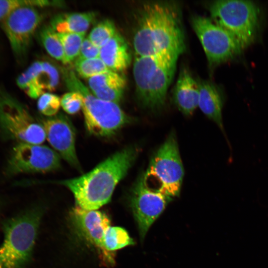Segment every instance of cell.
Returning a JSON list of instances; mask_svg holds the SVG:
<instances>
[{
  "label": "cell",
  "instance_id": "44dd1931",
  "mask_svg": "<svg viewBox=\"0 0 268 268\" xmlns=\"http://www.w3.org/2000/svg\"><path fill=\"white\" fill-rule=\"evenodd\" d=\"M39 37L47 53L53 58L66 64L63 46L58 33L50 26H44L40 31Z\"/></svg>",
  "mask_w": 268,
  "mask_h": 268
},
{
  "label": "cell",
  "instance_id": "5bb4252c",
  "mask_svg": "<svg viewBox=\"0 0 268 268\" xmlns=\"http://www.w3.org/2000/svg\"><path fill=\"white\" fill-rule=\"evenodd\" d=\"M41 123L46 138L54 150L70 165L80 170L75 149V131L68 119L59 115L43 120Z\"/></svg>",
  "mask_w": 268,
  "mask_h": 268
},
{
  "label": "cell",
  "instance_id": "83f0119b",
  "mask_svg": "<svg viewBox=\"0 0 268 268\" xmlns=\"http://www.w3.org/2000/svg\"><path fill=\"white\" fill-rule=\"evenodd\" d=\"M26 5L35 7V0H0V21L16 8Z\"/></svg>",
  "mask_w": 268,
  "mask_h": 268
},
{
  "label": "cell",
  "instance_id": "2e32d148",
  "mask_svg": "<svg viewBox=\"0 0 268 268\" xmlns=\"http://www.w3.org/2000/svg\"><path fill=\"white\" fill-rule=\"evenodd\" d=\"M126 79L118 72L109 70L88 79V88L98 98L118 103L126 85Z\"/></svg>",
  "mask_w": 268,
  "mask_h": 268
},
{
  "label": "cell",
  "instance_id": "3957f363",
  "mask_svg": "<svg viewBox=\"0 0 268 268\" xmlns=\"http://www.w3.org/2000/svg\"><path fill=\"white\" fill-rule=\"evenodd\" d=\"M178 57L173 54L135 56L133 74L136 96L142 106L151 110L163 106Z\"/></svg>",
  "mask_w": 268,
  "mask_h": 268
},
{
  "label": "cell",
  "instance_id": "4dcf8cb0",
  "mask_svg": "<svg viewBox=\"0 0 268 268\" xmlns=\"http://www.w3.org/2000/svg\"><path fill=\"white\" fill-rule=\"evenodd\" d=\"M0 268H2V265L0 262Z\"/></svg>",
  "mask_w": 268,
  "mask_h": 268
},
{
  "label": "cell",
  "instance_id": "e0dca14e",
  "mask_svg": "<svg viewBox=\"0 0 268 268\" xmlns=\"http://www.w3.org/2000/svg\"><path fill=\"white\" fill-rule=\"evenodd\" d=\"M199 86L186 68L180 72L173 92V100L177 107L186 116L192 115L198 107Z\"/></svg>",
  "mask_w": 268,
  "mask_h": 268
},
{
  "label": "cell",
  "instance_id": "52a82bcc",
  "mask_svg": "<svg viewBox=\"0 0 268 268\" xmlns=\"http://www.w3.org/2000/svg\"><path fill=\"white\" fill-rule=\"evenodd\" d=\"M0 134L6 140L41 144L46 134L27 108L16 98L0 86Z\"/></svg>",
  "mask_w": 268,
  "mask_h": 268
},
{
  "label": "cell",
  "instance_id": "f1b7e54d",
  "mask_svg": "<svg viewBox=\"0 0 268 268\" xmlns=\"http://www.w3.org/2000/svg\"><path fill=\"white\" fill-rule=\"evenodd\" d=\"M100 51V48L94 45L88 37H86L84 38L82 43L77 58L89 59L99 58Z\"/></svg>",
  "mask_w": 268,
  "mask_h": 268
},
{
  "label": "cell",
  "instance_id": "30bf717a",
  "mask_svg": "<svg viewBox=\"0 0 268 268\" xmlns=\"http://www.w3.org/2000/svg\"><path fill=\"white\" fill-rule=\"evenodd\" d=\"M61 167V157L53 149L41 144L16 143L11 148L4 169L12 177L25 173H45Z\"/></svg>",
  "mask_w": 268,
  "mask_h": 268
},
{
  "label": "cell",
  "instance_id": "d4e9b609",
  "mask_svg": "<svg viewBox=\"0 0 268 268\" xmlns=\"http://www.w3.org/2000/svg\"><path fill=\"white\" fill-rule=\"evenodd\" d=\"M117 32L114 22L110 19H105L94 26L87 37L94 45L100 48Z\"/></svg>",
  "mask_w": 268,
  "mask_h": 268
},
{
  "label": "cell",
  "instance_id": "8fae6325",
  "mask_svg": "<svg viewBox=\"0 0 268 268\" xmlns=\"http://www.w3.org/2000/svg\"><path fill=\"white\" fill-rule=\"evenodd\" d=\"M42 16L36 7L19 6L1 21V28L14 56L22 58L27 52Z\"/></svg>",
  "mask_w": 268,
  "mask_h": 268
},
{
  "label": "cell",
  "instance_id": "603a6c76",
  "mask_svg": "<svg viewBox=\"0 0 268 268\" xmlns=\"http://www.w3.org/2000/svg\"><path fill=\"white\" fill-rule=\"evenodd\" d=\"M85 33H58L65 55L66 64L78 58Z\"/></svg>",
  "mask_w": 268,
  "mask_h": 268
},
{
  "label": "cell",
  "instance_id": "ba28073f",
  "mask_svg": "<svg viewBox=\"0 0 268 268\" xmlns=\"http://www.w3.org/2000/svg\"><path fill=\"white\" fill-rule=\"evenodd\" d=\"M211 19L231 33L242 49L254 41L259 22V9L251 1L220 0L209 5Z\"/></svg>",
  "mask_w": 268,
  "mask_h": 268
},
{
  "label": "cell",
  "instance_id": "8992f818",
  "mask_svg": "<svg viewBox=\"0 0 268 268\" xmlns=\"http://www.w3.org/2000/svg\"><path fill=\"white\" fill-rule=\"evenodd\" d=\"M184 170L176 136L171 132L151 160L143 181L149 189L173 199L180 195Z\"/></svg>",
  "mask_w": 268,
  "mask_h": 268
},
{
  "label": "cell",
  "instance_id": "7402d4cb",
  "mask_svg": "<svg viewBox=\"0 0 268 268\" xmlns=\"http://www.w3.org/2000/svg\"><path fill=\"white\" fill-rule=\"evenodd\" d=\"M134 242L128 232L121 227L110 226L104 233V246L110 252L133 245Z\"/></svg>",
  "mask_w": 268,
  "mask_h": 268
},
{
  "label": "cell",
  "instance_id": "277c9868",
  "mask_svg": "<svg viewBox=\"0 0 268 268\" xmlns=\"http://www.w3.org/2000/svg\"><path fill=\"white\" fill-rule=\"evenodd\" d=\"M63 75L69 91L78 92L82 96L84 123L90 134L101 137L110 136L133 121L118 103L106 101L94 96L73 70L64 69Z\"/></svg>",
  "mask_w": 268,
  "mask_h": 268
},
{
  "label": "cell",
  "instance_id": "6da1fadb",
  "mask_svg": "<svg viewBox=\"0 0 268 268\" xmlns=\"http://www.w3.org/2000/svg\"><path fill=\"white\" fill-rule=\"evenodd\" d=\"M133 43L137 56L162 54L179 56L185 51V42L177 6L161 2L143 4L138 14Z\"/></svg>",
  "mask_w": 268,
  "mask_h": 268
},
{
  "label": "cell",
  "instance_id": "9c48e42d",
  "mask_svg": "<svg viewBox=\"0 0 268 268\" xmlns=\"http://www.w3.org/2000/svg\"><path fill=\"white\" fill-rule=\"evenodd\" d=\"M191 24L210 67H216L240 54L242 48L237 39L211 18L193 16Z\"/></svg>",
  "mask_w": 268,
  "mask_h": 268
},
{
  "label": "cell",
  "instance_id": "d6986e66",
  "mask_svg": "<svg viewBox=\"0 0 268 268\" xmlns=\"http://www.w3.org/2000/svg\"><path fill=\"white\" fill-rule=\"evenodd\" d=\"M99 58L110 70L117 72L126 70L132 60L129 47L118 32L100 48Z\"/></svg>",
  "mask_w": 268,
  "mask_h": 268
},
{
  "label": "cell",
  "instance_id": "cb8c5ba5",
  "mask_svg": "<svg viewBox=\"0 0 268 268\" xmlns=\"http://www.w3.org/2000/svg\"><path fill=\"white\" fill-rule=\"evenodd\" d=\"M76 72L81 77L90 78L110 70L100 58L76 59L74 63Z\"/></svg>",
  "mask_w": 268,
  "mask_h": 268
},
{
  "label": "cell",
  "instance_id": "4316f807",
  "mask_svg": "<svg viewBox=\"0 0 268 268\" xmlns=\"http://www.w3.org/2000/svg\"><path fill=\"white\" fill-rule=\"evenodd\" d=\"M83 98L78 92L69 91L65 94L61 99V106L68 114L73 115L82 109Z\"/></svg>",
  "mask_w": 268,
  "mask_h": 268
},
{
  "label": "cell",
  "instance_id": "4fadbf2b",
  "mask_svg": "<svg viewBox=\"0 0 268 268\" xmlns=\"http://www.w3.org/2000/svg\"><path fill=\"white\" fill-rule=\"evenodd\" d=\"M70 218L78 232L96 249L102 264L112 267L115 263L114 252L104 247L105 231L110 226V219L104 212L89 210L76 206L70 211Z\"/></svg>",
  "mask_w": 268,
  "mask_h": 268
},
{
  "label": "cell",
  "instance_id": "f546056e",
  "mask_svg": "<svg viewBox=\"0 0 268 268\" xmlns=\"http://www.w3.org/2000/svg\"><path fill=\"white\" fill-rule=\"evenodd\" d=\"M2 206V201L0 199V212Z\"/></svg>",
  "mask_w": 268,
  "mask_h": 268
},
{
  "label": "cell",
  "instance_id": "9a60e30c",
  "mask_svg": "<svg viewBox=\"0 0 268 268\" xmlns=\"http://www.w3.org/2000/svg\"><path fill=\"white\" fill-rule=\"evenodd\" d=\"M59 81L57 69L51 64L43 61L33 63L18 76V87L30 98L38 99L46 91H52Z\"/></svg>",
  "mask_w": 268,
  "mask_h": 268
},
{
  "label": "cell",
  "instance_id": "7c38bea8",
  "mask_svg": "<svg viewBox=\"0 0 268 268\" xmlns=\"http://www.w3.org/2000/svg\"><path fill=\"white\" fill-rule=\"evenodd\" d=\"M173 199L145 186L142 176L132 188L130 205L137 222L140 239L143 240L149 228Z\"/></svg>",
  "mask_w": 268,
  "mask_h": 268
},
{
  "label": "cell",
  "instance_id": "ac0fdd59",
  "mask_svg": "<svg viewBox=\"0 0 268 268\" xmlns=\"http://www.w3.org/2000/svg\"><path fill=\"white\" fill-rule=\"evenodd\" d=\"M198 83V107L208 119L215 123L229 143L223 123L222 112L224 101L221 92L215 85L208 81H199Z\"/></svg>",
  "mask_w": 268,
  "mask_h": 268
},
{
  "label": "cell",
  "instance_id": "5b68a950",
  "mask_svg": "<svg viewBox=\"0 0 268 268\" xmlns=\"http://www.w3.org/2000/svg\"><path fill=\"white\" fill-rule=\"evenodd\" d=\"M42 210L34 207L3 223V240L0 247L2 268H23L31 258Z\"/></svg>",
  "mask_w": 268,
  "mask_h": 268
},
{
  "label": "cell",
  "instance_id": "ffe728a7",
  "mask_svg": "<svg viewBox=\"0 0 268 268\" xmlns=\"http://www.w3.org/2000/svg\"><path fill=\"white\" fill-rule=\"evenodd\" d=\"M95 17L93 12L61 13L52 18L50 26L58 33H85Z\"/></svg>",
  "mask_w": 268,
  "mask_h": 268
},
{
  "label": "cell",
  "instance_id": "7a4b0ae2",
  "mask_svg": "<svg viewBox=\"0 0 268 268\" xmlns=\"http://www.w3.org/2000/svg\"><path fill=\"white\" fill-rule=\"evenodd\" d=\"M138 153L137 147H126L86 174L53 183L67 188L72 193L77 206L96 210L110 201L116 186L127 175Z\"/></svg>",
  "mask_w": 268,
  "mask_h": 268
},
{
  "label": "cell",
  "instance_id": "484cf974",
  "mask_svg": "<svg viewBox=\"0 0 268 268\" xmlns=\"http://www.w3.org/2000/svg\"><path fill=\"white\" fill-rule=\"evenodd\" d=\"M61 106V99L57 95L46 92L38 100L37 107L43 115L53 117L58 112Z\"/></svg>",
  "mask_w": 268,
  "mask_h": 268
}]
</instances>
